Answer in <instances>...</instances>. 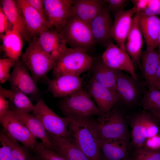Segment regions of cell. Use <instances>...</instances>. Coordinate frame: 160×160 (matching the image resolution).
Masks as SVG:
<instances>
[{"instance_id": "33", "label": "cell", "mask_w": 160, "mask_h": 160, "mask_svg": "<svg viewBox=\"0 0 160 160\" xmlns=\"http://www.w3.org/2000/svg\"><path fill=\"white\" fill-rule=\"evenodd\" d=\"M33 151L42 160H68L61 154L46 147L41 142L38 143Z\"/></svg>"}, {"instance_id": "29", "label": "cell", "mask_w": 160, "mask_h": 160, "mask_svg": "<svg viewBox=\"0 0 160 160\" xmlns=\"http://www.w3.org/2000/svg\"><path fill=\"white\" fill-rule=\"evenodd\" d=\"M0 94L7 99L9 105L15 108L28 113L32 111L34 105L28 96L22 92L6 89L0 85Z\"/></svg>"}, {"instance_id": "49", "label": "cell", "mask_w": 160, "mask_h": 160, "mask_svg": "<svg viewBox=\"0 0 160 160\" xmlns=\"http://www.w3.org/2000/svg\"><path fill=\"white\" fill-rule=\"evenodd\" d=\"M124 160H131L129 159H125Z\"/></svg>"}, {"instance_id": "41", "label": "cell", "mask_w": 160, "mask_h": 160, "mask_svg": "<svg viewBox=\"0 0 160 160\" xmlns=\"http://www.w3.org/2000/svg\"><path fill=\"white\" fill-rule=\"evenodd\" d=\"M31 5L47 20L44 0H27Z\"/></svg>"}, {"instance_id": "50", "label": "cell", "mask_w": 160, "mask_h": 160, "mask_svg": "<svg viewBox=\"0 0 160 160\" xmlns=\"http://www.w3.org/2000/svg\"><path fill=\"white\" fill-rule=\"evenodd\" d=\"M158 52L160 53V49L158 50Z\"/></svg>"}, {"instance_id": "31", "label": "cell", "mask_w": 160, "mask_h": 160, "mask_svg": "<svg viewBox=\"0 0 160 160\" xmlns=\"http://www.w3.org/2000/svg\"><path fill=\"white\" fill-rule=\"evenodd\" d=\"M144 110L150 113L160 111V91L149 87V90L145 94L142 101Z\"/></svg>"}, {"instance_id": "40", "label": "cell", "mask_w": 160, "mask_h": 160, "mask_svg": "<svg viewBox=\"0 0 160 160\" xmlns=\"http://www.w3.org/2000/svg\"><path fill=\"white\" fill-rule=\"evenodd\" d=\"M12 25L10 23L1 7H0V34L5 33L12 28Z\"/></svg>"}, {"instance_id": "2", "label": "cell", "mask_w": 160, "mask_h": 160, "mask_svg": "<svg viewBox=\"0 0 160 160\" xmlns=\"http://www.w3.org/2000/svg\"><path fill=\"white\" fill-rule=\"evenodd\" d=\"M58 106L65 117L77 121L100 116V112L87 91L82 89L61 98Z\"/></svg>"}, {"instance_id": "30", "label": "cell", "mask_w": 160, "mask_h": 160, "mask_svg": "<svg viewBox=\"0 0 160 160\" xmlns=\"http://www.w3.org/2000/svg\"><path fill=\"white\" fill-rule=\"evenodd\" d=\"M131 145L134 149L143 147L147 138L143 113H137L131 119Z\"/></svg>"}, {"instance_id": "45", "label": "cell", "mask_w": 160, "mask_h": 160, "mask_svg": "<svg viewBox=\"0 0 160 160\" xmlns=\"http://www.w3.org/2000/svg\"><path fill=\"white\" fill-rule=\"evenodd\" d=\"M150 115L160 124V111L155 113H150Z\"/></svg>"}, {"instance_id": "14", "label": "cell", "mask_w": 160, "mask_h": 160, "mask_svg": "<svg viewBox=\"0 0 160 160\" xmlns=\"http://www.w3.org/2000/svg\"><path fill=\"white\" fill-rule=\"evenodd\" d=\"M21 10L31 38L36 37L52 27L29 3L27 0H16Z\"/></svg>"}, {"instance_id": "27", "label": "cell", "mask_w": 160, "mask_h": 160, "mask_svg": "<svg viewBox=\"0 0 160 160\" xmlns=\"http://www.w3.org/2000/svg\"><path fill=\"white\" fill-rule=\"evenodd\" d=\"M140 62V69L147 82L153 80L160 63V53L155 49H146L142 52Z\"/></svg>"}, {"instance_id": "4", "label": "cell", "mask_w": 160, "mask_h": 160, "mask_svg": "<svg viewBox=\"0 0 160 160\" xmlns=\"http://www.w3.org/2000/svg\"><path fill=\"white\" fill-rule=\"evenodd\" d=\"M21 61L27 67L36 83L42 79H46L47 74L53 69L56 63L41 49L36 37L33 38L22 55Z\"/></svg>"}, {"instance_id": "10", "label": "cell", "mask_w": 160, "mask_h": 160, "mask_svg": "<svg viewBox=\"0 0 160 160\" xmlns=\"http://www.w3.org/2000/svg\"><path fill=\"white\" fill-rule=\"evenodd\" d=\"M102 59L109 67L129 73L135 80L137 79L134 64L128 53L112 42L108 44L103 54Z\"/></svg>"}, {"instance_id": "36", "label": "cell", "mask_w": 160, "mask_h": 160, "mask_svg": "<svg viewBox=\"0 0 160 160\" xmlns=\"http://www.w3.org/2000/svg\"><path fill=\"white\" fill-rule=\"evenodd\" d=\"M0 160H12L8 137L3 132L0 135Z\"/></svg>"}, {"instance_id": "5", "label": "cell", "mask_w": 160, "mask_h": 160, "mask_svg": "<svg viewBox=\"0 0 160 160\" xmlns=\"http://www.w3.org/2000/svg\"><path fill=\"white\" fill-rule=\"evenodd\" d=\"M92 125L97 138L109 139L129 137L126 123L122 113L114 108L109 113L92 119Z\"/></svg>"}, {"instance_id": "17", "label": "cell", "mask_w": 160, "mask_h": 160, "mask_svg": "<svg viewBox=\"0 0 160 160\" xmlns=\"http://www.w3.org/2000/svg\"><path fill=\"white\" fill-rule=\"evenodd\" d=\"M135 14L133 7L115 13L111 30L112 37L118 47L126 52L125 41L131 28L133 15Z\"/></svg>"}, {"instance_id": "32", "label": "cell", "mask_w": 160, "mask_h": 160, "mask_svg": "<svg viewBox=\"0 0 160 160\" xmlns=\"http://www.w3.org/2000/svg\"><path fill=\"white\" fill-rule=\"evenodd\" d=\"M8 137L11 148L12 160H34V156H33L29 153L27 151V148L25 147H23L18 142Z\"/></svg>"}, {"instance_id": "42", "label": "cell", "mask_w": 160, "mask_h": 160, "mask_svg": "<svg viewBox=\"0 0 160 160\" xmlns=\"http://www.w3.org/2000/svg\"><path fill=\"white\" fill-rule=\"evenodd\" d=\"M132 2L135 9L136 14H140L146 8L148 0H131Z\"/></svg>"}, {"instance_id": "15", "label": "cell", "mask_w": 160, "mask_h": 160, "mask_svg": "<svg viewBox=\"0 0 160 160\" xmlns=\"http://www.w3.org/2000/svg\"><path fill=\"white\" fill-rule=\"evenodd\" d=\"M36 37L41 49L56 62L67 48L63 36L56 30L45 31Z\"/></svg>"}, {"instance_id": "26", "label": "cell", "mask_w": 160, "mask_h": 160, "mask_svg": "<svg viewBox=\"0 0 160 160\" xmlns=\"http://www.w3.org/2000/svg\"><path fill=\"white\" fill-rule=\"evenodd\" d=\"M132 77L120 71L116 85V93L119 100H121L127 105L132 104L137 99L138 90Z\"/></svg>"}, {"instance_id": "34", "label": "cell", "mask_w": 160, "mask_h": 160, "mask_svg": "<svg viewBox=\"0 0 160 160\" xmlns=\"http://www.w3.org/2000/svg\"><path fill=\"white\" fill-rule=\"evenodd\" d=\"M133 160H160V150L152 151L144 147L134 149Z\"/></svg>"}, {"instance_id": "46", "label": "cell", "mask_w": 160, "mask_h": 160, "mask_svg": "<svg viewBox=\"0 0 160 160\" xmlns=\"http://www.w3.org/2000/svg\"><path fill=\"white\" fill-rule=\"evenodd\" d=\"M153 80H160V63L157 70L154 79Z\"/></svg>"}, {"instance_id": "19", "label": "cell", "mask_w": 160, "mask_h": 160, "mask_svg": "<svg viewBox=\"0 0 160 160\" xmlns=\"http://www.w3.org/2000/svg\"><path fill=\"white\" fill-rule=\"evenodd\" d=\"M129 137L100 139L97 138L98 143L105 160H124L127 158Z\"/></svg>"}, {"instance_id": "24", "label": "cell", "mask_w": 160, "mask_h": 160, "mask_svg": "<svg viewBox=\"0 0 160 160\" xmlns=\"http://www.w3.org/2000/svg\"><path fill=\"white\" fill-rule=\"evenodd\" d=\"M139 25L145 41L146 49H155L158 47L160 19L156 16L140 14Z\"/></svg>"}, {"instance_id": "25", "label": "cell", "mask_w": 160, "mask_h": 160, "mask_svg": "<svg viewBox=\"0 0 160 160\" xmlns=\"http://www.w3.org/2000/svg\"><path fill=\"white\" fill-rule=\"evenodd\" d=\"M2 41V49L8 57L15 61L22 55L23 40L19 33L12 27L4 34H0Z\"/></svg>"}, {"instance_id": "3", "label": "cell", "mask_w": 160, "mask_h": 160, "mask_svg": "<svg viewBox=\"0 0 160 160\" xmlns=\"http://www.w3.org/2000/svg\"><path fill=\"white\" fill-rule=\"evenodd\" d=\"M92 61L86 51L67 48L56 62L52 75L54 77L64 74L80 76L91 70Z\"/></svg>"}, {"instance_id": "7", "label": "cell", "mask_w": 160, "mask_h": 160, "mask_svg": "<svg viewBox=\"0 0 160 160\" xmlns=\"http://www.w3.org/2000/svg\"><path fill=\"white\" fill-rule=\"evenodd\" d=\"M31 112L41 121L50 137L68 139L70 120L68 117L57 115L42 99L38 100Z\"/></svg>"}, {"instance_id": "38", "label": "cell", "mask_w": 160, "mask_h": 160, "mask_svg": "<svg viewBox=\"0 0 160 160\" xmlns=\"http://www.w3.org/2000/svg\"><path fill=\"white\" fill-rule=\"evenodd\" d=\"M104 1L108 4V7L110 12H114L115 13L123 10L129 1L127 0H105Z\"/></svg>"}, {"instance_id": "18", "label": "cell", "mask_w": 160, "mask_h": 160, "mask_svg": "<svg viewBox=\"0 0 160 160\" xmlns=\"http://www.w3.org/2000/svg\"><path fill=\"white\" fill-rule=\"evenodd\" d=\"M9 105L10 110L25 125L31 133L40 139L45 146L54 151L51 137L39 119L33 114Z\"/></svg>"}, {"instance_id": "43", "label": "cell", "mask_w": 160, "mask_h": 160, "mask_svg": "<svg viewBox=\"0 0 160 160\" xmlns=\"http://www.w3.org/2000/svg\"><path fill=\"white\" fill-rule=\"evenodd\" d=\"M10 110L9 101L3 95L0 94V116L5 114Z\"/></svg>"}, {"instance_id": "6", "label": "cell", "mask_w": 160, "mask_h": 160, "mask_svg": "<svg viewBox=\"0 0 160 160\" xmlns=\"http://www.w3.org/2000/svg\"><path fill=\"white\" fill-rule=\"evenodd\" d=\"M70 48L87 51L96 43L89 25L71 16L59 32Z\"/></svg>"}, {"instance_id": "11", "label": "cell", "mask_w": 160, "mask_h": 160, "mask_svg": "<svg viewBox=\"0 0 160 160\" xmlns=\"http://www.w3.org/2000/svg\"><path fill=\"white\" fill-rule=\"evenodd\" d=\"M46 79L47 90L55 98L67 97L82 89L83 79L80 76L64 74Z\"/></svg>"}, {"instance_id": "23", "label": "cell", "mask_w": 160, "mask_h": 160, "mask_svg": "<svg viewBox=\"0 0 160 160\" xmlns=\"http://www.w3.org/2000/svg\"><path fill=\"white\" fill-rule=\"evenodd\" d=\"M3 10L13 27L19 33L23 39L28 41L31 38L24 19L16 0H1Z\"/></svg>"}, {"instance_id": "44", "label": "cell", "mask_w": 160, "mask_h": 160, "mask_svg": "<svg viewBox=\"0 0 160 160\" xmlns=\"http://www.w3.org/2000/svg\"><path fill=\"white\" fill-rule=\"evenodd\" d=\"M150 87L160 91V80H153L147 82Z\"/></svg>"}, {"instance_id": "8", "label": "cell", "mask_w": 160, "mask_h": 160, "mask_svg": "<svg viewBox=\"0 0 160 160\" xmlns=\"http://www.w3.org/2000/svg\"><path fill=\"white\" fill-rule=\"evenodd\" d=\"M0 122L3 127V132L8 137L34 151L38 143L36 138L11 110L0 116Z\"/></svg>"}, {"instance_id": "1", "label": "cell", "mask_w": 160, "mask_h": 160, "mask_svg": "<svg viewBox=\"0 0 160 160\" xmlns=\"http://www.w3.org/2000/svg\"><path fill=\"white\" fill-rule=\"evenodd\" d=\"M93 117L77 121L70 120L69 140L90 160H103L92 125Z\"/></svg>"}, {"instance_id": "28", "label": "cell", "mask_w": 160, "mask_h": 160, "mask_svg": "<svg viewBox=\"0 0 160 160\" xmlns=\"http://www.w3.org/2000/svg\"><path fill=\"white\" fill-rule=\"evenodd\" d=\"M54 151L68 160H90L80 149L65 138L51 137Z\"/></svg>"}, {"instance_id": "13", "label": "cell", "mask_w": 160, "mask_h": 160, "mask_svg": "<svg viewBox=\"0 0 160 160\" xmlns=\"http://www.w3.org/2000/svg\"><path fill=\"white\" fill-rule=\"evenodd\" d=\"M87 89L96 103L100 113V115L109 113L119 101L116 92L98 83L92 78L88 83Z\"/></svg>"}, {"instance_id": "37", "label": "cell", "mask_w": 160, "mask_h": 160, "mask_svg": "<svg viewBox=\"0 0 160 160\" xmlns=\"http://www.w3.org/2000/svg\"><path fill=\"white\" fill-rule=\"evenodd\" d=\"M139 14L147 16L160 15V0H150L146 9Z\"/></svg>"}, {"instance_id": "16", "label": "cell", "mask_w": 160, "mask_h": 160, "mask_svg": "<svg viewBox=\"0 0 160 160\" xmlns=\"http://www.w3.org/2000/svg\"><path fill=\"white\" fill-rule=\"evenodd\" d=\"M113 25L110 12L105 5L89 25L96 43L107 47L111 42Z\"/></svg>"}, {"instance_id": "12", "label": "cell", "mask_w": 160, "mask_h": 160, "mask_svg": "<svg viewBox=\"0 0 160 160\" xmlns=\"http://www.w3.org/2000/svg\"><path fill=\"white\" fill-rule=\"evenodd\" d=\"M73 2L72 0H44L48 21L58 32H60L64 27Z\"/></svg>"}, {"instance_id": "48", "label": "cell", "mask_w": 160, "mask_h": 160, "mask_svg": "<svg viewBox=\"0 0 160 160\" xmlns=\"http://www.w3.org/2000/svg\"><path fill=\"white\" fill-rule=\"evenodd\" d=\"M33 160H42L39 158L37 156H34V159Z\"/></svg>"}, {"instance_id": "21", "label": "cell", "mask_w": 160, "mask_h": 160, "mask_svg": "<svg viewBox=\"0 0 160 160\" xmlns=\"http://www.w3.org/2000/svg\"><path fill=\"white\" fill-rule=\"evenodd\" d=\"M90 70L92 79L116 93V81L121 71L108 66L103 61L101 57L93 58Z\"/></svg>"}, {"instance_id": "20", "label": "cell", "mask_w": 160, "mask_h": 160, "mask_svg": "<svg viewBox=\"0 0 160 160\" xmlns=\"http://www.w3.org/2000/svg\"><path fill=\"white\" fill-rule=\"evenodd\" d=\"M104 0H74L70 15L89 25L105 6Z\"/></svg>"}, {"instance_id": "9", "label": "cell", "mask_w": 160, "mask_h": 160, "mask_svg": "<svg viewBox=\"0 0 160 160\" xmlns=\"http://www.w3.org/2000/svg\"><path fill=\"white\" fill-rule=\"evenodd\" d=\"M29 71L20 59L16 60L8 81L11 89L20 91L28 96L35 98L39 95L40 91Z\"/></svg>"}, {"instance_id": "22", "label": "cell", "mask_w": 160, "mask_h": 160, "mask_svg": "<svg viewBox=\"0 0 160 160\" xmlns=\"http://www.w3.org/2000/svg\"><path fill=\"white\" fill-rule=\"evenodd\" d=\"M139 17L140 14H136L133 18L125 46L126 52L134 64L141 69L140 57L142 51L143 36L139 25Z\"/></svg>"}, {"instance_id": "47", "label": "cell", "mask_w": 160, "mask_h": 160, "mask_svg": "<svg viewBox=\"0 0 160 160\" xmlns=\"http://www.w3.org/2000/svg\"><path fill=\"white\" fill-rule=\"evenodd\" d=\"M158 47L159 48L158 50L160 49V25L158 39Z\"/></svg>"}, {"instance_id": "39", "label": "cell", "mask_w": 160, "mask_h": 160, "mask_svg": "<svg viewBox=\"0 0 160 160\" xmlns=\"http://www.w3.org/2000/svg\"><path fill=\"white\" fill-rule=\"evenodd\" d=\"M143 147L152 151L160 150V135L158 134L148 138Z\"/></svg>"}, {"instance_id": "35", "label": "cell", "mask_w": 160, "mask_h": 160, "mask_svg": "<svg viewBox=\"0 0 160 160\" xmlns=\"http://www.w3.org/2000/svg\"><path fill=\"white\" fill-rule=\"evenodd\" d=\"M15 61L13 59L7 58L0 59V82L4 84L8 81L10 77V70L13 67Z\"/></svg>"}]
</instances>
